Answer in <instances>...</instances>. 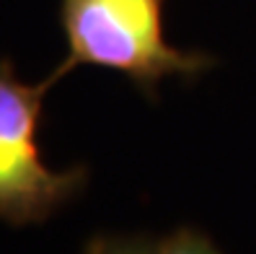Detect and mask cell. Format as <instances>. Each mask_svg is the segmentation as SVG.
Masks as SVG:
<instances>
[{"mask_svg": "<svg viewBox=\"0 0 256 254\" xmlns=\"http://www.w3.org/2000/svg\"><path fill=\"white\" fill-rule=\"evenodd\" d=\"M166 0H60L68 55L50 78L57 83L80 65L127 76L150 101L166 78H197L215 65L200 50H178L166 39Z\"/></svg>", "mask_w": 256, "mask_h": 254, "instance_id": "cell-1", "label": "cell"}, {"mask_svg": "<svg viewBox=\"0 0 256 254\" xmlns=\"http://www.w3.org/2000/svg\"><path fill=\"white\" fill-rule=\"evenodd\" d=\"M54 81L26 83L8 57H0V220L13 228L39 226L86 189L88 166L65 171L44 161L39 132L44 99Z\"/></svg>", "mask_w": 256, "mask_h": 254, "instance_id": "cell-2", "label": "cell"}, {"mask_svg": "<svg viewBox=\"0 0 256 254\" xmlns=\"http://www.w3.org/2000/svg\"><path fill=\"white\" fill-rule=\"evenodd\" d=\"M153 254H222L197 228H178L153 241Z\"/></svg>", "mask_w": 256, "mask_h": 254, "instance_id": "cell-3", "label": "cell"}, {"mask_svg": "<svg viewBox=\"0 0 256 254\" xmlns=\"http://www.w3.org/2000/svg\"><path fill=\"white\" fill-rule=\"evenodd\" d=\"M83 254H153V241H148L145 236L98 233L86 244Z\"/></svg>", "mask_w": 256, "mask_h": 254, "instance_id": "cell-4", "label": "cell"}]
</instances>
